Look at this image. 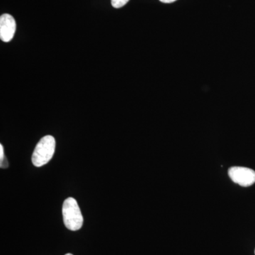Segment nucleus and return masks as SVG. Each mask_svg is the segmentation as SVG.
<instances>
[{"instance_id":"1","label":"nucleus","mask_w":255,"mask_h":255,"mask_svg":"<svg viewBox=\"0 0 255 255\" xmlns=\"http://www.w3.org/2000/svg\"><path fill=\"white\" fill-rule=\"evenodd\" d=\"M63 217L65 227L70 231L80 230L83 225V216L78 202L73 197H69L64 201Z\"/></svg>"},{"instance_id":"2","label":"nucleus","mask_w":255,"mask_h":255,"mask_svg":"<svg viewBox=\"0 0 255 255\" xmlns=\"http://www.w3.org/2000/svg\"><path fill=\"white\" fill-rule=\"evenodd\" d=\"M55 140L52 135L42 137L37 144L32 155V162L36 167H41L48 163L54 155Z\"/></svg>"},{"instance_id":"3","label":"nucleus","mask_w":255,"mask_h":255,"mask_svg":"<svg viewBox=\"0 0 255 255\" xmlns=\"http://www.w3.org/2000/svg\"><path fill=\"white\" fill-rule=\"evenodd\" d=\"M228 174L233 182L242 187H250L255 183V172L248 167H231L228 170Z\"/></svg>"},{"instance_id":"4","label":"nucleus","mask_w":255,"mask_h":255,"mask_svg":"<svg viewBox=\"0 0 255 255\" xmlns=\"http://www.w3.org/2000/svg\"><path fill=\"white\" fill-rule=\"evenodd\" d=\"M16 27V21L11 15H1L0 16V38L1 41H11L14 36Z\"/></svg>"},{"instance_id":"5","label":"nucleus","mask_w":255,"mask_h":255,"mask_svg":"<svg viewBox=\"0 0 255 255\" xmlns=\"http://www.w3.org/2000/svg\"><path fill=\"white\" fill-rule=\"evenodd\" d=\"M129 0H112V4L116 9L122 7L128 2Z\"/></svg>"},{"instance_id":"6","label":"nucleus","mask_w":255,"mask_h":255,"mask_svg":"<svg viewBox=\"0 0 255 255\" xmlns=\"http://www.w3.org/2000/svg\"><path fill=\"white\" fill-rule=\"evenodd\" d=\"M5 158L4 153V147L2 145H0V162Z\"/></svg>"},{"instance_id":"7","label":"nucleus","mask_w":255,"mask_h":255,"mask_svg":"<svg viewBox=\"0 0 255 255\" xmlns=\"http://www.w3.org/2000/svg\"><path fill=\"white\" fill-rule=\"evenodd\" d=\"M0 164H1V168H6L8 167V162L6 160V157L2 161H1L0 162Z\"/></svg>"},{"instance_id":"8","label":"nucleus","mask_w":255,"mask_h":255,"mask_svg":"<svg viewBox=\"0 0 255 255\" xmlns=\"http://www.w3.org/2000/svg\"><path fill=\"white\" fill-rule=\"evenodd\" d=\"M161 2L166 3V4H169V3L174 2V1H177V0H159Z\"/></svg>"},{"instance_id":"9","label":"nucleus","mask_w":255,"mask_h":255,"mask_svg":"<svg viewBox=\"0 0 255 255\" xmlns=\"http://www.w3.org/2000/svg\"><path fill=\"white\" fill-rule=\"evenodd\" d=\"M65 255H72V254H70V253H68V254H66Z\"/></svg>"},{"instance_id":"10","label":"nucleus","mask_w":255,"mask_h":255,"mask_svg":"<svg viewBox=\"0 0 255 255\" xmlns=\"http://www.w3.org/2000/svg\"></svg>"}]
</instances>
